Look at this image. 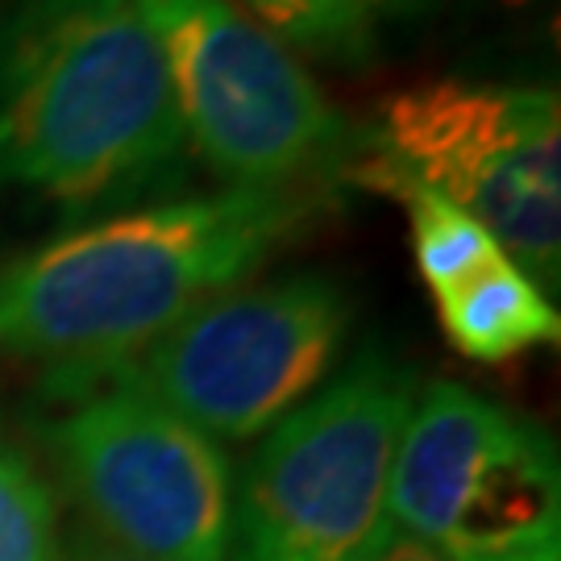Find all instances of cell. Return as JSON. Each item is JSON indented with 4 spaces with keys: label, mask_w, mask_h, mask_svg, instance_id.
<instances>
[{
    "label": "cell",
    "mask_w": 561,
    "mask_h": 561,
    "mask_svg": "<svg viewBox=\"0 0 561 561\" xmlns=\"http://www.w3.org/2000/svg\"><path fill=\"white\" fill-rule=\"evenodd\" d=\"M62 561H141V558L125 553V549L108 545L104 537H96L92 528L76 524V528L62 537Z\"/></svg>",
    "instance_id": "obj_13"
},
{
    "label": "cell",
    "mask_w": 561,
    "mask_h": 561,
    "mask_svg": "<svg viewBox=\"0 0 561 561\" xmlns=\"http://www.w3.org/2000/svg\"><path fill=\"white\" fill-rule=\"evenodd\" d=\"M421 4H433V0H403L400 9H403V13H408V9H421Z\"/></svg>",
    "instance_id": "obj_16"
},
{
    "label": "cell",
    "mask_w": 561,
    "mask_h": 561,
    "mask_svg": "<svg viewBox=\"0 0 561 561\" xmlns=\"http://www.w3.org/2000/svg\"><path fill=\"white\" fill-rule=\"evenodd\" d=\"M375 561H445L442 553H433L428 545L412 541V537H396V541L382 549Z\"/></svg>",
    "instance_id": "obj_14"
},
{
    "label": "cell",
    "mask_w": 561,
    "mask_h": 561,
    "mask_svg": "<svg viewBox=\"0 0 561 561\" xmlns=\"http://www.w3.org/2000/svg\"><path fill=\"white\" fill-rule=\"evenodd\" d=\"M187 138L141 0H13L0 18V204L138 208L187 175Z\"/></svg>",
    "instance_id": "obj_2"
},
{
    "label": "cell",
    "mask_w": 561,
    "mask_h": 561,
    "mask_svg": "<svg viewBox=\"0 0 561 561\" xmlns=\"http://www.w3.org/2000/svg\"><path fill=\"white\" fill-rule=\"evenodd\" d=\"M259 25L304 55L337 67L375 59V21L366 0H245Z\"/></svg>",
    "instance_id": "obj_11"
},
{
    "label": "cell",
    "mask_w": 561,
    "mask_h": 561,
    "mask_svg": "<svg viewBox=\"0 0 561 561\" xmlns=\"http://www.w3.org/2000/svg\"><path fill=\"white\" fill-rule=\"evenodd\" d=\"M0 561H62L55 495L25 449L0 433Z\"/></svg>",
    "instance_id": "obj_12"
},
{
    "label": "cell",
    "mask_w": 561,
    "mask_h": 561,
    "mask_svg": "<svg viewBox=\"0 0 561 561\" xmlns=\"http://www.w3.org/2000/svg\"><path fill=\"white\" fill-rule=\"evenodd\" d=\"M324 213V187H225L83 221L0 262V362L67 370L134 354L262 271Z\"/></svg>",
    "instance_id": "obj_1"
},
{
    "label": "cell",
    "mask_w": 561,
    "mask_h": 561,
    "mask_svg": "<svg viewBox=\"0 0 561 561\" xmlns=\"http://www.w3.org/2000/svg\"><path fill=\"white\" fill-rule=\"evenodd\" d=\"M341 180L424 187L495 238L537 287L561 275V101L549 88L433 80L387 96Z\"/></svg>",
    "instance_id": "obj_4"
},
{
    "label": "cell",
    "mask_w": 561,
    "mask_h": 561,
    "mask_svg": "<svg viewBox=\"0 0 561 561\" xmlns=\"http://www.w3.org/2000/svg\"><path fill=\"white\" fill-rule=\"evenodd\" d=\"M354 324V291L324 271L229 287L196 304L104 375L159 400L213 442L266 437L333 379Z\"/></svg>",
    "instance_id": "obj_6"
},
{
    "label": "cell",
    "mask_w": 561,
    "mask_h": 561,
    "mask_svg": "<svg viewBox=\"0 0 561 561\" xmlns=\"http://www.w3.org/2000/svg\"><path fill=\"white\" fill-rule=\"evenodd\" d=\"M366 4H370V13H375V9H400L403 0H366Z\"/></svg>",
    "instance_id": "obj_15"
},
{
    "label": "cell",
    "mask_w": 561,
    "mask_h": 561,
    "mask_svg": "<svg viewBox=\"0 0 561 561\" xmlns=\"http://www.w3.org/2000/svg\"><path fill=\"white\" fill-rule=\"evenodd\" d=\"M396 537L445 561H561V461L533 416L428 382L391 466Z\"/></svg>",
    "instance_id": "obj_8"
},
{
    "label": "cell",
    "mask_w": 561,
    "mask_h": 561,
    "mask_svg": "<svg viewBox=\"0 0 561 561\" xmlns=\"http://www.w3.org/2000/svg\"><path fill=\"white\" fill-rule=\"evenodd\" d=\"M421 375L382 345L333 370L259 442L225 561H375L396 541L391 466Z\"/></svg>",
    "instance_id": "obj_3"
},
{
    "label": "cell",
    "mask_w": 561,
    "mask_h": 561,
    "mask_svg": "<svg viewBox=\"0 0 561 561\" xmlns=\"http://www.w3.org/2000/svg\"><path fill=\"white\" fill-rule=\"evenodd\" d=\"M162 46L183 138L229 187L341 180L358 129L300 59L229 0H141Z\"/></svg>",
    "instance_id": "obj_7"
},
{
    "label": "cell",
    "mask_w": 561,
    "mask_h": 561,
    "mask_svg": "<svg viewBox=\"0 0 561 561\" xmlns=\"http://www.w3.org/2000/svg\"><path fill=\"white\" fill-rule=\"evenodd\" d=\"M437 312L445 337L461 358L486 366L520 358L541 345H558L561 337L558 308L507 254L486 262L454 291L437 296Z\"/></svg>",
    "instance_id": "obj_9"
},
{
    "label": "cell",
    "mask_w": 561,
    "mask_h": 561,
    "mask_svg": "<svg viewBox=\"0 0 561 561\" xmlns=\"http://www.w3.org/2000/svg\"><path fill=\"white\" fill-rule=\"evenodd\" d=\"M38 442L83 528L141 561H225L238 474L221 442L101 366L38 379Z\"/></svg>",
    "instance_id": "obj_5"
},
{
    "label": "cell",
    "mask_w": 561,
    "mask_h": 561,
    "mask_svg": "<svg viewBox=\"0 0 561 561\" xmlns=\"http://www.w3.org/2000/svg\"><path fill=\"white\" fill-rule=\"evenodd\" d=\"M391 196L408 208L416 271L433 296L454 291L458 283H466L474 271H482L486 262H495L503 254L495 238L474 217L445 204L442 196H433L424 187H396Z\"/></svg>",
    "instance_id": "obj_10"
}]
</instances>
